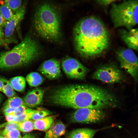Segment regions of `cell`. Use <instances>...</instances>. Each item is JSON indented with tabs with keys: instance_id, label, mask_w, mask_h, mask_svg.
<instances>
[{
	"instance_id": "obj_31",
	"label": "cell",
	"mask_w": 138,
	"mask_h": 138,
	"mask_svg": "<svg viewBox=\"0 0 138 138\" xmlns=\"http://www.w3.org/2000/svg\"><path fill=\"white\" fill-rule=\"evenodd\" d=\"M15 116L9 114L5 116L6 119L8 122H14Z\"/></svg>"
},
{
	"instance_id": "obj_30",
	"label": "cell",
	"mask_w": 138,
	"mask_h": 138,
	"mask_svg": "<svg viewBox=\"0 0 138 138\" xmlns=\"http://www.w3.org/2000/svg\"><path fill=\"white\" fill-rule=\"evenodd\" d=\"M7 21L0 13V27H5Z\"/></svg>"
},
{
	"instance_id": "obj_15",
	"label": "cell",
	"mask_w": 138,
	"mask_h": 138,
	"mask_svg": "<svg viewBox=\"0 0 138 138\" xmlns=\"http://www.w3.org/2000/svg\"><path fill=\"white\" fill-rule=\"evenodd\" d=\"M97 131L87 128L78 129L71 132L67 138H92Z\"/></svg>"
},
{
	"instance_id": "obj_9",
	"label": "cell",
	"mask_w": 138,
	"mask_h": 138,
	"mask_svg": "<svg viewBox=\"0 0 138 138\" xmlns=\"http://www.w3.org/2000/svg\"><path fill=\"white\" fill-rule=\"evenodd\" d=\"M38 70L45 77L50 79H56L61 75L60 62L54 59H50L43 62Z\"/></svg>"
},
{
	"instance_id": "obj_29",
	"label": "cell",
	"mask_w": 138,
	"mask_h": 138,
	"mask_svg": "<svg viewBox=\"0 0 138 138\" xmlns=\"http://www.w3.org/2000/svg\"><path fill=\"white\" fill-rule=\"evenodd\" d=\"M3 108V112L5 116L12 113L15 109L8 107L4 108Z\"/></svg>"
},
{
	"instance_id": "obj_16",
	"label": "cell",
	"mask_w": 138,
	"mask_h": 138,
	"mask_svg": "<svg viewBox=\"0 0 138 138\" xmlns=\"http://www.w3.org/2000/svg\"><path fill=\"white\" fill-rule=\"evenodd\" d=\"M9 82L14 90L19 92L25 90L26 83L25 78L22 76H17L10 78Z\"/></svg>"
},
{
	"instance_id": "obj_25",
	"label": "cell",
	"mask_w": 138,
	"mask_h": 138,
	"mask_svg": "<svg viewBox=\"0 0 138 138\" xmlns=\"http://www.w3.org/2000/svg\"><path fill=\"white\" fill-rule=\"evenodd\" d=\"M29 109L25 106H21L15 108L14 111L9 114L16 117L19 116L27 112Z\"/></svg>"
},
{
	"instance_id": "obj_5",
	"label": "cell",
	"mask_w": 138,
	"mask_h": 138,
	"mask_svg": "<svg viewBox=\"0 0 138 138\" xmlns=\"http://www.w3.org/2000/svg\"><path fill=\"white\" fill-rule=\"evenodd\" d=\"M121 67L137 81L138 77V61L137 57L130 49L120 50L117 53Z\"/></svg>"
},
{
	"instance_id": "obj_22",
	"label": "cell",
	"mask_w": 138,
	"mask_h": 138,
	"mask_svg": "<svg viewBox=\"0 0 138 138\" xmlns=\"http://www.w3.org/2000/svg\"><path fill=\"white\" fill-rule=\"evenodd\" d=\"M6 4L15 14L21 8L22 3L20 0H7L4 1Z\"/></svg>"
},
{
	"instance_id": "obj_2",
	"label": "cell",
	"mask_w": 138,
	"mask_h": 138,
	"mask_svg": "<svg viewBox=\"0 0 138 138\" xmlns=\"http://www.w3.org/2000/svg\"><path fill=\"white\" fill-rule=\"evenodd\" d=\"M39 52L37 43L27 36L11 50L0 53V71L26 65L37 57Z\"/></svg>"
},
{
	"instance_id": "obj_3",
	"label": "cell",
	"mask_w": 138,
	"mask_h": 138,
	"mask_svg": "<svg viewBox=\"0 0 138 138\" xmlns=\"http://www.w3.org/2000/svg\"><path fill=\"white\" fill-rule=\"evenodd\" d=\"M34 24L36 31L42 38L52 41H56L60 38V17L52 5L44 3L39 6L35 15Z\"/></svg>"
},
{
	"instance_id": "obj_38",
	"label": "cell",
	"mask_w": 138,
	"mask_h": 138,
	"mask_svg": "<svg viewBox=\"0 0 138 138\" xmlns=\"http://www.w3.org/2000/svg\"><path fill=\"white\" fill-rule=\"evenodd\" d=\"M0 138H7L5 136H2Z\"/></svg>"
},
{
	"instance_id": "obj_34",
	"label": "cell",
	"mask_w": 138,
	"mask_h": 138,
	"mask_svg": "<svg viewBox=\"0 0 138 138\" xmlns=\"http://www.w3.org/2000/svg\"><path fill=\"white\" fill-rule=\"evenodd\" d=\"M8 122H5L4 123L1 124H0V128L3 127L5 126L6 124L8 123Z\"/></svg>"
},
{
	"instance_id": "obj_23",
	"label": "cell",
	"mask_w": 138,
	"mask_h": 138,
	"mask_svg": "<svg viewBox=\"0 0 138 138\" xmlns=\"http://www.w3.org/2000/svg\"><path fill=\"white\" fill-rule=\"evenodd\" d=\"M51 112L48 110L40 109L35 110L31 119L34 121L49 116Z\"/></svg>"
},
{
	"instance_id": "obj_6",
	"label": "cell",
	"mask_w": 138,
	"mask_h": 138,
	"mask_svg": "<svg viewBox=\"0 0 138 138\" xmlns=\"http://www.w3.org/2000/svg\"><path fill=\"white\" fill-rule=\"evenodd\" d=\"M104 117L101 109L84 108L77 109L72 114L70 119L73 123H89L98 122Z\"/></svg>"
},
{
	"instance_id": "obj_17",
	"label": "cell",
	"mask_w": 138,
	"mask_h": 138,
	"mask_svg": "<svg viewBox=\"0 0 138 138\" xmlns=\"http://www.w3.org/2000/svg\"><path fill=\"white\" fill-rule=\"evenodd\" d=\"M26 80L28 85L31 87H36L40 85L43 82V79L39 73L33 72L26 76Z\"/></svg>"
},
{
	"instance_id": "obj_35",
	"label": "cell",
	"mask_w": 138,
	"mask_h": 138,
	"mask_svg": "<svg viewBox=\"0 0 138 138\" xmlns=\"http://www.w3.org/2000/svg\"><path fill=\"white\" fill-rule=\"evenodd\" d=\"M3 99V96L1 93H0V106L2 101Z\"/></svg>"
},
{
	"instance_id": "obj_19",
	"label": "cell",
	"mask_w": 138,
	"mask_h": 138,
	"mask_svg": "<svg viewBox=\"0 0 138 138\" xmlns=\"http://www.w3.org/2000/svg\"><path fill=\"white\" fill-rule=\"evenodd\" d=\"M22 105L25 106L23 100L16 96L9 98L5 102L3 108L8 107L15 109Z\"/></svg>"
},
{
	"instance_id": "obj_21",
	"label": "cell",
	"mask_w": 138,
	"mask_h": 138,
	"mask_svg": "<svg viewBox=\"0 0 138 138\" xmlns=\"http://www.w3.org/2000/svg\"><path fill=\"white\" fill-rule=\"evenodd\" d=\"M18 130L25 132H28L34 130L33 121L30 120L18 123Z\"/></svg>"
},
{
	"instance_id": "obj_12",
	"label": "cell",
	"mask_w": 138,
	"mask_h": 138,
	"mask_svg": "<svg viewBox=\"0 0 138 138\" xmlns=\"http://www.w3.org/2000/svg\"><path fill=\"white\" fill-rule=\"evenodd\" d=\"M128 31H121L122 38L129 48L138 50V32L137 28L131 29Z\"/></svg>"
},
{
	"instance_id": "obj_33",
	"label": "cell",
	"mask_w": 138,
	"mask_h": 138,
	"mask_svg": "<svg viewBox=\"0 0 138 138\" xmlns=\"http://www.w3.org/2000/svg\"><path fill=\"white\" fill-rule=\"evenodd\" d=\"M3 84L2 81L0 79V91H2Z\"/></svg>"
},
{
	"instance_id": "obj_28",
	"label": "cell",
	"mask_w": 138,
	"mask_h": 138,
	"mask_svg": "<svg viewBox=\"0 0 138 138\" xmlns=\"http://www.w3.org/2000/svg\"><path fill=\"white\" fill-rule=\"evenodd\" d=\"M98 3L104 6H107L116 1L115 0H98Z\"/></svg>"
},
{
	"instance_id": "obj_39",
	"label": "cell",
	"mask_w": 138,
	"mask_h": 138,
	"mask_svg": "<svg viewBox=\"0 0 138 138\" xmlns=\"http://www.w3.org/2000/svg\"><path fill=\"white\" fill-rule=\"evenodd\" d=\"M2 136L1 135V133L0 131V138Z\"/></svg>"
},
{
	"instance_id": "obj_18",
	"label": "cell",
	"mask_w": 138,
	"mask_h": 138,
	"mask_svg": "<svg viewBox=\"0 0 138 138\" xmlns=\"http://www.w3.org/2000/svg\"><path fill=\"white\" fill-rule=\"evenodd\" d=\"M0 79L3 84L2 92L9 98L16 96V93L9 81L3 76H0Z\"/></svg>"
},
{
	"instance_id": "obj_37",
	"label": "cell",
	"mask_w": 138,
	"mask_h": 138,
	"mask_svg": "<svg viewBox=\"0 0 138 138\" xmlns=\"http://www.w3.org/2000/svg\"><path fill=\"white\" fill-rule=\"evenodd\" d=\"M4 41L2 39H0V47L4 43Z\"/></svg>"
},
{
	"instance_id": "obj_1",
	"label": "cell",
	"mask_w": 138,
	"mask_h": 138,
	"mask_svg": "<svg viewBox=\"0 0 138 138\" xmlns=\"http://www.w3.org/2000/svg\"><path fill=\"white\" fill-rule=\"evenodd\" d=\"M74 39L77 51L87 57L100 55L109 44L106 28L100 20L94 17H87L79 21L74 29Z\"/></svg>"
},
{
	"instance_id": "obj_7",
	"label": "cell",
	"mask_w": 138,
	"mask_h": 138,
	"mask_svg": "<svg viewBox=\"0 0 138 138\" xmlns=\"http://www.w3.org/2000/svg\"><path fill=\"white\" fill-rule=\"evenodd\" d=\"M93 77L95 79L109 84L119 83L123 76L119 69L114 65H105L97 70L94 73Z\"/></svg>"
},
{
	"instance_id": "obj_24",
	"label": "cell",
	"mask_w": 138,
	"mask_h": 138,
	"mask_svg": "<svg viewBox=\"0 0 138 138\" xmlns=\"http://www.w3.org/2000/svg\"><path fill=\"white\" fill-rule=\"evenodd\" d=\"M34 110L29 108L28 111L20 116L16 117L14 122L19 123L31 119Z\"/></svg>"
},
{
	"instance_id": "obj_14",
	"label": "cell",
	"mask_w": 138,
	"mask_h": 138,
	"mask_svg": "<svg viewBox=\"0 0 138 138\" xmlns=\"http://www.w3.org/2000/svg\"><path fill=\"white\" fill-rule=\"evenodd\" d=\"M54 116H49L33 121L34 129L42 131H47L54 123Z\"/></svg>"
},
{
	"instance_id": "obj_10",
	"label": "cell",
	"mask_w": 138,
	"mask_h": 138,
	"mask_svg": "<svg viewBox=\"0 0 138 138\" xmlns=\"http://www.w3.org/2000/svg\"><path fill=\"white\" fill-rule=\"evenodd\" d=\"M25 11V6L22 5L10 20L7 21L5 27L4 34L7 38H10L13 35L15 29L19 23L24 18Z\"/></svg>"
},
{
	"instance_id": "obj_36",
	"label": "cell",
	"mask_w": 138,
	"mask_h": 138,
	"mask_svg": "<svg viewBox=\"0 0 138 138\" xmlns=\"http://www.w3.org/2000/svg\"><path fill=\"white\" fill-rule=\"evenodd\" d=\"M21 138H35V137L34 136L32 135H29V136H26V137Z\"/></svg>"
},
{
	"instance_id": "obj_13",
	"label": "cell",
	"mask_w": 138,
	"mask_h": 138,
	"mask_svg": "<svg viewBox=\"0 0 138 138\" xmlns=\"http://www.w3.org/2000/svg\"><path fill=\"white\" fill-rule=\"evenodd\" d=\"M65 132V127L60 122L53 123L47 131L44 138H60Z\"/></svg>"
},
{
	"instance_id": "obj_26",
	"label": "cell",
	"mask_w": 138,
	"mask_h": 138,
	"mask_svg": "<svg viewBox=\"0 0 138 138\" xmlns=\"http://www.w3.org/2000/svg\"><path fill=\"white\" fill-rule=\"evenodd\" d=\"M14 129L18 130V123L15 122H8L5 126L2 134L4 136L8 132Z\"/></svg>"
},
{
	"instance_id": "obj_27",
	"label": "cell",
	"mask_w": 138,
	"mask_h": 138,
	"mask_svg": "<svg viewBox=\"0 0 138 138\" xmlns=\"http://www.w3.org/2000/svg\"><path fill=\"white\" fill-rule=\"evenodd\" d=\"M7 138H21L19 130L17 129H13L8 132L4 136Z\"/></svg>"
},
{
	"instance_id": "obj_4",
	"label": "cell",
	"mask_w": 138,
	"mask_h": 138,
	"mask_svg": "<svg viewBox=\"0 0 138 138\" xmlns=\"http://www.w3.org/2000/svg\"><path fill=\"white\" fill-rule=\"evenodd\" d=\"M138 1H124L113 3L110 14L115 27L124 26L130 30L138 23Z\"/></svg>"
},
{
	"instance_id": "obj_32",
	"label": "cell",
	"mask_w": 138,
	"mask_h": 138,
	"mask_svg": "<svg viewBox=\"0 0 138 138\" xmlns=\"http://www.w3.org/2000/svg\"><path fill=\"white\" fill-rule=\"evenodd\" d=\"M1 28L0 27V39H2L4 35Z\"/></svg>"
},
{
	"instance_id": "obj_8",
	"label": "cell",
	"mask_w": 138,
	"mask_h": 138,
	"mask_svg": "<svg viewBox=\"0 0 138 138\" xmlns=\"http://www.w3.org/2000/svg\"><path fill=\"white\" fill-rule=\"evenodd\" d=\"M61 66L66 75L73 79H83L88 71L87 68L79 61L70 57L63 59L61 62Z\"/></svg>"
},
{
	"instance_id": "obj_11",
	"label": "cell",
	"mask_w": 138,
	"mask_h": 138,
	"mask_svg": "<svg viewBox=\"0 0 138 138\" xmlns=\"http://www.w3.org/2000/svg\"><path fill=\"white\" fill-rule=\"evenodd\" d=\"M44 94V91L40 88L35 89L28 92L23 99L25 106L32 108L39 105L42 101Z\"/></svg>"
},
{
	"instance_id": "obj_20",
	"label": "cell",
	"mask_w": 138,
	"mask_h": 138,
	"mask_svg": "<svg viewBox=\"0 0 138 138\" xmlns=\"http://www.w3.org/2000/svg\"><path fill=\"white\" fill-rule=\"evenodd\" d=\"M0 13L7 21L11 19L14 14L4 3L0 6Z\"/></svg>"
}]
</instances>
